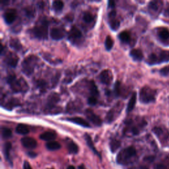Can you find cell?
<instances>
[{"label":"cell","instance_id":"obj_1","mask_svg":"<svg viewBox=\"0 0 169 169\" xmlns=\"http://www.w3.org/2000/svg\"><path fill=\"white\" fill-rule=\"evenodd\" d=\"M6 81L11 89L14 92H25L29 89V85L23 78H19L14 74H10L7 77Z\"/></svg>","mask_w":169,"mask_h":169},{"label":"cell","instance_id":"obj_2","mask_svg":"<svg viewBox=\"0 0 169 169\" xmlns=\"http://www.w3.org/2000/svg\"><path fill=\"white\" fill-rule=\"evenodd\" d=\"M48 33V21L46 19H42L31 30V34L33 37L39 40H46Z\"/></svg>","mask_w":169,"mask_h":169},{"label":"cell","instance_id":"obj_3","mask_svg":"<svg viewBox=\"0 0 169 169\" xmlns=\"http://www.w3.org/2000/svg\"><path fill=\"white\" fill-rule=\"evenodd\" d=\"M38 58L34 55L27 56L23 60L21 65L22 71L27 76H30L33 74L35 67L37 66Z\"/></svg>","mask_w":169,"mask_h":169},{"label":"cell","instance_id":"obj_4","mask_svg":"<svg viewBox=\"0 0 169 169\" xmlns=\"http://www.w3.org/2000/svg\"><path fill=\"white\" fill-rule=\"evenodd\" d=\"M136 149L134 147L130 146L120 151L116 157V161L120 164H127L129 160L136 155Z\"/></svg>","mask_w":169,"mask_h":169},{"label":"cell","instance_id":"obj_5","mask_svg":"<svg viewBox=\"0 0 169 169\" xmlns=\"http://www.w3.org/2000/svg\"><path fill=\"white\" fill-rule=\"evenodd\" d=\"M156 91L148 86H145L139 91V100L143 104L154 102L156 100Z\"/></svg>","mask_w":169,"mask_h":169},{"label":"cell","instance_id":"obj_6","mask_svg":"<svg viewBox=\"0 0 169 169\" xmlns=\"http://www.w3.org/2000/svg\"><path fill=\"white\" fill-rule=\"evenodd\" d=\"M169 62V51L161 50L158 54H151L147 59V63L149 65L159 64L163 62Z\"/></svg>","mask_w":169,"mask_h":169},{"label":"cell","instance_id":"obj_7","mask_svg":"<svg viewBox=\"0 0 169 169\" xmlns=\"http://www.w3.org/2000/svg\"><path fill=\"white\" fill-rule=\"evenodd\" d=\"M60 97L58 93H56V92L51 93L47 99L46 111L48 112H52L51 114H55L54 111L56 112V113H59V112H58V108L56 107V104L58 103Z\"/></svg>","mask_w":169,"mask_h":169},{"label":"cell","instance_id":"obj_8","mask_svg":"<svg viewBox=\"0 0 169 169\" xmlns=\"http://www.w3.org/2000/svg\"><path fill=\"white\" fill-rule=\"evenodd\" d=\"M124 108V103L122 102H118L117 104L112 107L111 109L108 111L105 118L106 122L108 124L113 122L116 118L119 116Z\"/></svg>","mask_w":169,"mask_h":169},{"label":"cell","instance_id":"obj_9","mask_svg":"<svg viewBox=\"0 0 169 169\" xmlns=\"http://www.w3.org/2000/svg\"><path fill=\"white\" fill-rule=\"evenodd\" d=\"M83 38V34L78 28L76 26H73L69 32L68 39L69 41L74 44L79 43Z\"/></svg>","mask_w":169,"mask_h":169},{"label":"cell","instance_id":"obj_10","mask_svg":"<svg viewBox=\"0 0 169 169\" xmlns=\"http://www.w3.org/2000/svg\"><path fill=\"white\" fill-rule=\"evenodd\" d=\"M84 114H85L86 117L87 119L89 120L91 122L94 124L96 126H100L102 125V120L98 115H96L95 112L92 111L91 109H87L84 112Z\"/></svg>","mask_w":169,"mask_h":169},{"label":"cell","instance_id":"obj_11","mask_svg":"<svg viewBox=\"0 0 169 169\" xmlns=\"http://www.w3.org/2000/svg\"><path fill=\"white\" fill-rule=\"evenodd\" d=\"M99 80L104 84L109 85L113 80V75L109 70H104L99 74Z\"/></svg>","mask_w":169,"mask_h":169},{"label":"cell","instance_id":"obj_12","mask_svg":"<svg viewBox=\"0 0 169 169\" xmlns=\"http://www.w3.org/2000/svg\"><path fill=\"white\" fill-rule=\"evenodd\" d=\"M19 60V58L17 54L13 53V52H9L5 56V59H4V62L9 67H15L17 66Z\"/></svg>","mask_w":169,"mask_h":169},{"label":"cell","instance_id":"obj_13","mask_svg":"<svg viewBox=\"0 0 169 169\" xmlns=\"http://www.w3.org/2000/svg\"><path fill=\"white\" fill-rule=\"evenodd\" d=\"M83 107V104L79 100H73L67 104L66 106V111L68 113H74V112H77Z\"/></svg>","mask_w":169,"mask_h":169},{"label":"cell","instance_id":"obj_14","mask_svg":"<svg viewBox=\"0 0 169 169\" xmlns=\"http://www.w3.org/2000/svg\"><path fill=\"white\" fill-rule=\"evenodd\" d=\"M17 17V11L14 9L7 10L3 15V19L7 25L13 23Z\"/></svg>","mask_w":169,"mask_h":169},{"label":"cell","instance_id":"obj_15","mask_svg":"<svg viewBox=\"0 0 169 169\" xmlns=\"http://www.w3.org/2000/svg\"><path fill=\"white\" fill-rule=\"evenodd\" d=\"M21 143L25 148L30 149H33L37 147V142L34 138H31V137H25L21 139Z\"/></svg>","mask_w":169,"mask_h":169},{"label":"cell","instance_id":"obj_16","mask_svg":"<svg viewBox=\"0 0 169 169\" xmlns=\"http://www.w3.org/2000/svg\"><path fill=\"white\" fill-rule=\"evenodd\" d=\"M64 36H65V32L59 28H52L50 31V37L54 41H59L64 37Z\"/></svg>","mask_w":169,"mask_h":169},{"label":"cell","instance_id":"obj_17","mask_svg":"<svg viewBox=\"0 0 169 169\" xmlns=\"http://www.w3.org/2000/svg\"><path fill=\"white\" fill-rule=\"evenodd\" d=\"M66 120H67V121L71 122L72 123H74L75 124H77V125H79V126H81L84 128H91L89 123L87 122L85 120H84L82 118L71 117V118H68Z\"/></svg>","mask_w":169,"mask_h":169},{"label":"cell","instance_id":"obj_18","mask_svg":"<svg viewBox=\"0 0 169 169\" xmlns=\"http://www.w3.org/2000/svg\"><path fill=\"white\" fill-rule=\"evenodd\" d=\"M56 137H57V134L55 131H48L44 132L43 134H42L41 135H40V138L44 141H46V142H52L54 141Z\"/></svg>","mask_w":169,"mask_h":169},{"label":"cell","instance_id":"obj_19","mask_svg":"<svg viewBox=\"0 0 169 169\" xmlns=\"http://www.w3.org/2000/svg\"><path fill=\"white\" fill-rule=\"evenodd\" d=\"M130 55L132 59L137 62H140L143 59V54L139 49H133L130 51Z\"/></svg>","mask_w":169,"mask_h":169},{"label":"cell","instance_id":"obj_20","mask_svg":"<svg viewBox=\"0 0 169 169\" xmlns=\"http://www.w3.org/2000/svg\"><path fill=\"white\" fill-rule=\"evenodd\" d=\"M11 149V143L10 142H6L3 146V154L5 156V159L7 160V162H9L12 165V161L11 159L10 156V151Z\"/></svg>","mask_w":169,"mask_h":169},{"label":"cell","instance_id":"obj_21","mask_svg":"<svg viewBox=\"0 0 169 169\" xmlns=\"http://www.w3.org/2000/svg\"><path fill=\"white\" fill-rule=\"evenodd\" d=\"M67 147L68 151L71 154H76L79 151V147L71 139H67Z\"/></svg>","mask_w":169,"mask_h":169},{"label":"cell","instance_id":"obj_22","mask_svg":"<svg viewBox=\"0 0 169 169\" xmlns=\"http://www.w3.org/2000/svg\"><path fill=\"white\" fill-rule=\"evenodd\" d=\"M84 139H85V140H86V142H87V146H88V147L91 149L92 150V151L95 154H96V155H98L99 157L100 158V159H101V156H100V154L98 152V151L96 150V149L95 147L93 142H92L91 136L89 135H88L87 134H86L85 135H84Z\"/></svg>","mask_w":169,"mask_h":169},{"label":"cell","instance_id":"obj_23","mask_svg":"<svg viewBox=\"0 0 169 169\" xmlns=\"http://www.w3.org/2000/svg\"><path fill=\"white\" fill-rule=\"evenodd\" d=\"M136 100H137V93L135 92H134V93L132 94L131 98L130 99V100H129L128 102V106H127V109H126V111L127 112H130L131 111L133 110V109H134L135 106V104H136Z\"/></svg>","mask_w":169,"mask_h":169},{"label":"cell","instance_id":"obj_24","mask_svg":"<svg viewBox=\"0 0 169 169\" xmlns=\"http://www.w3.org/2000/svg\"><path fill=\"white\" fill-rule=\"evenodd\" d=\"M16 132L20 135H27L29 133V128L25 124H19L16 127Z\"/></svg>","mask_w":169,"mask_h":169},{"label":"cell","instance_id":"obj_25","mask_svg":"<svg viewBox=\"0 0 169 169\" xmlns=\"http://www.w3.org/2000/svg\"><path fill=\"white\" fill-rule=\"evenodd\" d=\"M118 38L120 41L123 43L128 44L131 41V35L128 31H122L118 34Z\"/></svg>","mask_w":169,"mask_h":169},{"label":"cell","instance_id":"obj_26","mask_svg":"<svg viewBox=\"0 0 169 169\" xmlns=\"http://www.w3.org/2000/svg\"><path fill=\"white\" fill-rule=\"evenodd\" d=\"M46 147L47 149L50 151H56L59 149L61 148V145L58 142H56V141H52V142H48L46 144Z\"/></svg>","mask_w":169,"mask_h":169},{"label":"cell","instance_id":"obj_27","mask_svg":"<svg viewBox=\"0 0 169 169\" xmlns=\"http://www.w3.org/2000/svg\"><path fill=\"white\" fill-rule=\"evenodd\" d=\"M160 3H162V2H157V1L151 2L149 3V5H148L149 9L152 12H154V13L158 12L160 8Z\"/></svg>","mask_w":169,"mask_h":169},{"label":"cell","instance_id":"obj_28","mask_svg":"<svg viewBox=\"0 0 169 169\" xmlns=\"http://www.w3.org/2000/svg\"><path fill=\"white\" fill-rule=\"evenodd\" d=\"M89 90H90V96H94V97H97L99 95V92L98 88L96 87L95 82L93 81H91L89 82Z\"/></svg>","mask_w":169,"mask_h":169},{"label":"cell","instance_id":"obj_29","mask_svg":"<svg viewBox=\"0 0 169 169\" xmlns=\"http://www.w3.org/2000/svg\"><path fill=\"white\" fill-rule=\"evenodd\" d=\"M10 46L17 51L21 50L22 44L17 38H11L10 40Z\"/></svg>","mask_w":169,"mask_h":169},{"label":"cell","instance_id":"obj_30","mask_svg":"<svg viewBox=\"0 0 169 169\" xmlns=\"http://www.w3.org/2000/svg\"><path fill=\"white\" fill-rule=\"evenodd\" d=\"M159 37L163 40V41H166L169 38V31L166 28H161L158 33Z\"/></svg>","mask_w":169,"mask_h":169},{"label":"cell","instance_id":"obj_31","mask_svg":"<svg viewBox=\"0 0 169 169\" xmlns=\"http://www.w3.org/2000/svg\"><path fill=\"white\" fill-rule=\"evenodd\" d=\"M109 25L110 27V29L112 31H117L119 28H120V23L118 21V19H116V18H112V19H109Z\"/></svg>","mask_w":169,"mask_h":169},{"label":"cell","instance_id":"obj_32","mask_svg":"<svg viewBox=\"0 0 169 169\" xmlns=\"http://www.w3.org/2000/svg\"><path fill=\"white\" fill-rule=\"evenodd\" d=\"M121 146V143L117 139H112L110 142V148L112 153L117 151Z\"/></svg>","mask_w":169,"mask_h":169},{"label":"cell","instance_id":"obj_33","mask_svg":"<svg viewBox=\"0 0 169 169\" xmlns=\"http://www.w3.org/2000/svg\"><path fill=\"white\" fill-rule=\"evenodd\" d=\"M19 100L17 99H11L10 100H9V101H8L5 104V108L7 110H12L13 109V108L15 106H17V105H19Z\"/></svg>","mask_w":169,"mask_h":169},{"label":"cell","instance_id":"obj_34","mask_svg":"<svg viewBox=\"0 0 169 169\" xmlns=\"http://www.w3.org/2000/svg\"><path fill=\"white\" fill-rule=\"evenodd\" d=\"M83 20L84 22L86 23H91V22L93 21L94 20V16L91 12L86 11L84 12L83 16Z\"/></svg>","mask_w":169,"mask_h":169},{"label":"cell","instance_id":"obj_35","mask_svg":"<svg viewBox=\"0 0 169 169\" xmlns=\"http://www.w3.org/2000/svg\"><path fill=\"white\" fill-rule=\"evenodd\" d=\"M37 86L40 91L44 92L46 91L47 88V83L44 79H38L37 81Z\"/></svg>","mask_w":169,"mask_h":169},{"label":"cell","instance_id":"obj_36","mask_svg":"<svg viewBox=\"0 0 169 169\" xmlns=\"http://www.w3.org/2000/svg\"><path fill=\"white\" fill-rule=\"evenodd\" d=\"M104 45H105V48L107 51H110L112 49V47L114 46V41L110 36H108L106 37Z\"/></svg>","mask_w":169,"mask_h":169},{"label":"cell","instance_id":"obj_37","mask_svg":"<svg viewBox=\"0 0 169 169\" xmlns=\"http://www.w3.org/2000/svg\"><path fill=\"white\" fill-rule=\"evenodd\" d=\"M2 136L3 139H8L11 138L12 131L9 128L2 127Z\"/></svg>","mask_w":169,"mask_h":169},{"label":"cell","instance_id":"obj_38","mask_svg":"<svg viewBox=\"0 0 169 169\" xmlns=\"http://www.w3.org/2000/svg\"><path fill=\"white\" fill-rule=\"evenodd\" d=\"M63 2L62 1H54L52 3V8L56 11H60L63 8Z\"/></svg>","mask_w":169,"mask_h":169},{"label":"cell","instance_id":"obj_39","mask_svg":"<svg viewBox=\"0 0 169 169\" xmlns=\"http://www.w3.org/2000/svg\"><path fill=\"white\" fill-rule=\"evenodd\" d=\"M25 13L27 17L33 18L35 15V11L33 7H27L25 9Z\"/></svg>","mask_w":169,"mask_h":169},{"label":"cell","instance_id":"obj_40","mask_svg":"<svg viewBox=\"0 0 169 169\" xmlns=\"http://www.w3.org/2000/svg\"><path fill=\"white\" fill-rule=\"evenodd\" d=\"M114 94L116 96H119L121 95V83L119 81L116 82L114 85Z\"/></svg>","mask_w":169,"mask_h":169},{"label":"cell","instance_id":"obj_41","mask_svg":"<svg viewBox=\"0 0 169 169\" xmlns=\"http://www.w3.org/2000/svg\"><path fill=\"white\" fill-rule=\"evenodd\" d=\"M97 102H98L97 99H96V97H94V96H89L87 100L88 104L91 106L96 105V104H97Z\"/></svg>","mask_w":169,"mask_h":169},{"label":"cell","instance_id":"obj_42","mask_svg":"<svg viewBox=\"0 0 169 169\" xmlns=\"http://www.w3.org/2000/svg\"><path fill=\"white\" fill-rule=\"evenodd\" d=\"M160 75H162L163 76H167L169 75V66L167 67H164L160 71Z\"/></svg>","mask_w":169,"mask_h":169},{"label":"cell","instance_id":"obj_43","mask_svg":"<svg viewBox=\"0 0 169 169\" xmlns=\"http://www.w3.org/2000/svg\"><path fill=\"white\" fill-rule=\"evenodd\" d=\"M116 16V11L115 10H112L109 13H108V19L115 18Z\"/></svg>","mask_w":169,"mask_h":169},{"label":"cell","instance_id":"obj_44","mask_svg":"<svg viewBox=\"0 0 169 169\" xmlns=\"http://www.w3.org/2000/svg\"><path fill=\"white\" fill-rule=\"evenodd\" d=\"M27 155L31 158H35L37 156V154L33 151H29L27 153Z\"/></svg>","mask_w":169,"mask_h":169},{"label":"cell","instance_id":"obj_45","mask_svg":"<svg viewBox=\"0 0 169 169\" xmlns=\"http://www.w3.org/2000/svg\"><path fill=\"white\" fill-rule=\"evenodd\" d=\"M23 169H33L31 166V164H29V162L25 161L23 164Z\"/></svg>","mask_w":169,"mask_h":169},{"label":"cell","instance_id":"obj_46","mask_svg":"<svg viewBox=\"0 0 169 169\" xmlns=\"http://www.w3.org/2000/svg\"><path fill=\"white\" fill-rule=\"evenodd\" d=\"M108 7L109 8H112V9H114V8L115 7V2L114 1H109L108 3Z\"/></svg>","mask_w":169,"mask_h":169},{"label":"cell","instance_id":"obj_47","mask_svg":"<svg viewBox=\"0 0 169 169\" xmlns=\"http://www.w3.org/2000/svg\"><path fill=\"white\" fill-rule=\"evenodd\" d=\"M156 169H168L165 166L163 165V164H158L156 166Z\"/></svg>","mask_w":169,"mask_h":169},{"label":"cell","instance_id":"obj_48","mask_svg":"<svg viewBox=\"0 0 169 169\" xmlns=\"http://www.w3.org/2000/svg\"><path fill=\"white\" fill-rule=\"evenodd\" d=\"M164 15H165L166 17H169V5H168V7H167V9H166L165 12H164Z\"/></svg>","mask_w":169,"mask_h":169},{"label":"cell","instance_id":"obj_49","mask_svg":"<svg viewBox=\"0 0 169 169\" xmlns=\"http://www.w3.org/2000/svg\"><path fill=\"white\" fill-rule=\"evenodd\" d=\"M67 169H75V168L74 166L70 165V166H69V167H68L67 168Z\"/></svg>","mask_w":169,"mask_h":169},{"label":"cell","instance_id":"obj_50","mask_svg":"<svg viewBox=\"0 0 169 169\" xmlns=\"http://www.w3.org/2000/svg\"><path fill=\"white\" fill-rule=\"evenodd\" d=\"M78 169H86V168L84 167L83 165H81V166H79V167H78Z\"/></svg>","mask_w":169,"mask_h":169},{"label":"cell","instance_id":"obj_51","mask_svg":"<svg viewBox=\"0 0 169 169\" xmlns=\"http://www.w3.org/2000/svg\"><path fill=\"white\" fill-rule=\"evenodd\" d=\"M48 169H54V168H48Z\"/></svg>","mask_w":169,"mask_h":169}]
</instances>
